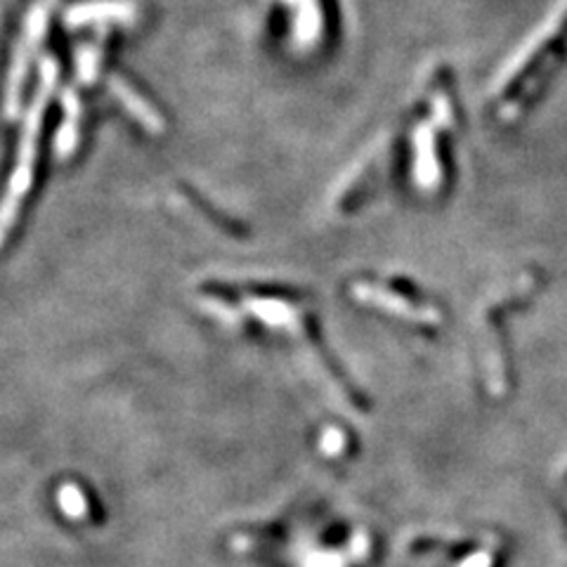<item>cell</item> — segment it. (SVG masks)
Instances as JSON below:
<instances>
[{"label":"cell","mask_w":567,"mask_h":567,"mask_svg":"<svg viewBox=\"0 0 567 567\" xmlns=\"http://www.w3.org/2000/svg\"><path fill=\"white\" fill-rule=\"evenodd\" d=\"M46 100H48V92H43V95L36 100L29 118H26L24 136H22V142H20L17 166H15V170H12V178L8 182V192L3 196V202H0V246H3L12 225H15V218L20 214V204L26 196V192H29V188H31L38 133H41Z\"/></svg>","instance_id":"6da1fadb"},{"label":"cell","mask_w":567,"mask_h":567,"mask_svg":"<svg viewBox=\"0 0 567 567\" xmlns=\"http://www.w3.org/2000/svg\"><path fill=\"white\" fill-rule=\"evenodd\" d=\"M567 43V10L563 12V17L558 22L556 29L551 31V36H544L523 60L518 62V67L508 74V78L501 86V98L504 100H518L527 86H534L539 78H542L544 69H551V62L558 60L556 50Z\"/></svg>","instance_id":"7a4b0ae2"},{"label":"cell","mask_w":567,"mask_h":567,"mask_svg":"<svg viewBox=\"0 0 567 567\" xmlns=\"http://www.w3.org/2000/svg\"><path fill=\"white\" fill-rule=\"evenodd\" d=\"M60 508L67 518L72 520H83L88 516V499L81 492V487H76L74 482H64L57 492Z\"/></svg>","instance_id":"3957f363"},{"label":"cell","mask_w":567,"mask_h":567,"mask_svg":"<svg viewBox=\"0 0 567 567\" xmlns=\"http://www.w3.org/2000/svg\"><path fill=\"white\" fill-rule=\"evenodd\" d=\"M116 90H118V98H121V100L128 104V109L140 118V124H144V126L152 128V130H156V128L162 126L159 118H156L154 112H150L147 104H142V102L136 98V92H130L124 83H116Z\"/></svg>","instance_id":"277c9868"}]
</instances>
